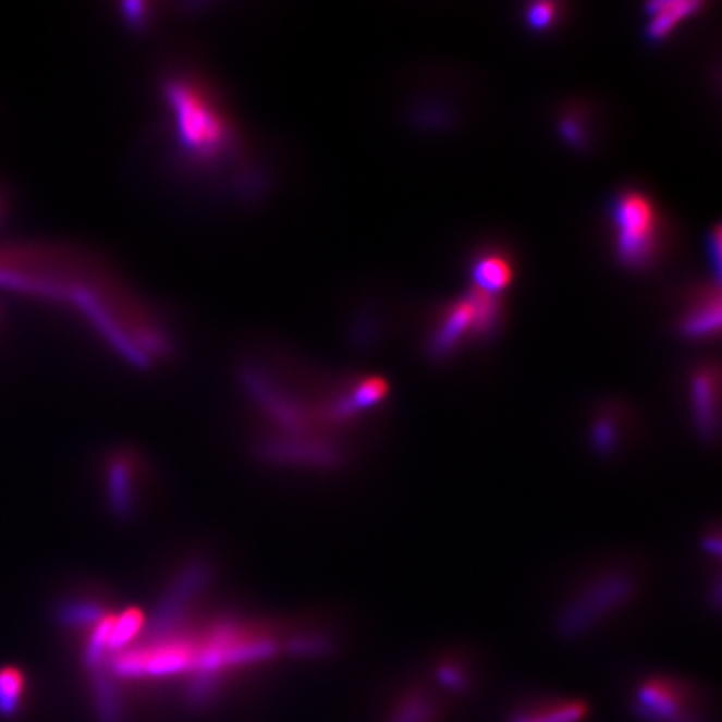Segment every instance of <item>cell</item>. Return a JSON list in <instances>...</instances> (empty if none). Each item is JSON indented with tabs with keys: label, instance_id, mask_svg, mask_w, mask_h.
Returning a JSON list of instances; mask_svg holds the SVG:
<instances>
[{
	"label": "cell",
	"instance_id": "52a82bcc",
	"mask_svg": "<svg viewBox=\"0 0 722 722\" xmlns=\"http://www.w3.org/2000/svg\"><path fill=\"white\" fill-rule=\"evenodd\" d=\"M211 579V567L208 562H191L189 567L178 577L173 589L162 599L151 621L146 622V629L152 639L173 636L174 627L183 621L187 605L201 593Z\"/></svg>",
	"mask_w": 722,
	"mask_h": 722
},
{
	"label": "cell",
	"instance_id": "7402d4cb",
	"mask_svg": "<svg viewBox=\"0 0 722 722\" xmlns=\"http://www.w3.org/2000/svg\"><path fill=\"white\" fill-rule=\"evenodd\" d=\"M105 611H102L101 605L96 604L93 600H86V602H69L64 608L59 611V619H61L62 624L68 625V627H90L93 629L94 625L98 624L102 617H105Z\"/></svg>",
	"mask_w": 722,
	"mask_h": 722
},
{
	"label": "cell",
	"instance_id": "ac0fdd59",
	"mask_svg": "<svg viewBox=\"0 0 722 722\" xmlns=\"http://www.w3.org/2000/svg\"><path fill=\"white\" fill-rule=\"evenodd\" d=\"M436 677L440 686L453 694H465L470 690L472 674L468 665L456 658H445L436 669Z\"/></svg>",
	"mask_w": 722,
	"mask_h": 722
},
{
	"label": "cell",
	"instance_id": "30bf717a",
	"mask_svg": "<svg viewBox=\"0 0 722 722\" xmlns=\"http://www.w3.org/2000/svg\"><path fill=\"white\" fill-rule=\"evenodd\" d=\"M133 464L126 456H115L108 465L109 507L119 518L133 517L136 511Z\"/></svg>",
	"mask_w": 722,
	"mask_h": 722
},
{
	"label": "cell",
	"instance_id": "d6986e66",
	"mask_svg": "<svg viewBox=\"0 0 722 722\" xmlns=\"http://www.w3.org/2000/svg\"><path fill=\"white\" fill-rule=\"evenodd\" d=\"M146 617L137 609L123 612L112 622L111 636H109V651H119L127 644L133 643L134 637L146 627Z\"/></svg>",
	"mask_w": 722,
	"mask_h": 722
},
{
	"label": "cell",
	"instance_id": "3957f363",
	"mask_svg": "<svg viewBox=\"0 0 722 722\" xmlns=\"http://www.w3.org/2000/svg\"><path fill=\"white\" fill-rule=\"evenodd\" d=\"M639 592V577L627 567L604 568L575 590L559 611L555 629L564 639H579L604 624Z\"/></svg>",
	"mask_w": 722,
	"mask_h": 722
},
{
	"label": "cell",
	"instance_id": "8fae6325",
	"mask_svg": "<svg viewBox=\"0 0 722 722\" xmlns=\"http://www.w3.org/2000/svg\"><path fill=\"white\" fill-rule=\"evenodd\" d=\"M702 8V2L693 0H671V2H652L647 5L646 37L652 42H662L677 29L681 22L696 14Z\"/></svg>",
	"mask_w": 722,
	"mask_h": 722
},
{
	"label": "cell",
	"instance_id": "7c38bea8",
	"mask_svg": "<svg viewBox=\"0 0 722 722\" xmlns=\"http://www.w3.org/2000/svg\"><path fill=\"white\" fill-rule=\"evenodd\" d=\"M472 281L475 290L487 295L499 296L511 286L514 280V268L507 256L500 253H486L478 256L472 265Z\"/></svg>",
	"mask_w": 722,
	"mask_h": 722
},
{
	"label": "cell",
	"instance_id": "5b68a950",
	"mask_svg": "<svg viewBox=\"0 0 722 722\" xmlns=\"http://www.w3.org/2000/svg\"><path fill=\"white\" fill-rule=\"evenodd\" d=\"M499 296L472 290L445 308L428 340V353L436 359L449 358L467 339H487L500 323Z\"/></svg>",
	"mask_w": 722,
	"mask_h": 722
},
{
	"label": "cell",
	"instance_id": "603a6c76",
	"mask_svg": "<svg viewBox=\"0 0 722 722\" xmlns=\"http://www.w3.org/2000/svg\"><path fill=\"white\" fill-rule=\"evenodd\" d=\"M558 15V5L552 4V2H534L525 11V21H527V26L530 29L542 33V30L550 29L555 24Z\"/></svg>",
	"mask_w": 722,
	"mask_h": 722
},
{
	"label": "cell",
	"instance_id": "277c9868",
	"mask_svg": "<svg viewBox=\"0 0 722 722\" xmlns=\"http://www.w3.org/2000/svg\"><path fill=\"white\" fill-rule=\"evenodd\" d=\"M615 255L627 268H644L656 258L661 245V218L649 196L627 189L611 206Z\"/></svg>",
	"mask_w": 722,
	"mask_h": 722
},
{
	"label": "cell",
	"instance_id": "8992f818",
	"mask_svg": "<svg viewBox=\"0 0 722 722\" xmlns=\"http://www.w3.org/2000/svg\"><path fill=\"white\" fill-rule=\"evenodd\" d=\"M631 708L643 722H709L701 690L681 677H646L634 690Z\"/></svg>",
	"mask_w": 722,
	"mask_h": 722
},
{
	"label": "cell",
	"instance_id": "cb8c5ba5",
	"mask_svg": "<svg viewBox=\"0 0 722 722\" xmlns=\"http://www.w3.org/2000/svg\"><path fill=\"white\" fill-rule=\"evenodd\" d=\"M509 722H539L528 708L518 709L509 718Z\"/></svg>",
	"mask_w": 722,
	"mask_h": 722
},
{
	"label": "cell",
	"instance_id": "9c48e42d",
	"mask_svg": "<svg viewBox=\"0 0 722 722\" xmlns=\"http://www.w3.org/2000/svg\"><path fill=\"white\" fill-rule=\"evenodd\" d=\"M719 370L715 367L699 368L690 380V408L694 427L702 442H718L719 437Z\"/></svg>",
	"mask_w": 722,
	"mask_h": 722
},
{
	"label": "cell",
	"instance_id": "6da1fadb",
	"mask_svg": "<svg viewBox=\"0 0 722 722\" xmlns=\"http://www.w3.org/2000/svg\"><path fill=\"white\" fill-rule=\"evenodd\" d=\"M0 284L71 306L121 358L140 370L173 352V334L159 313L96 256L44 253L40 262L0 267Z\"/></svg>",
	"mask_w": 722,
	"mask_h": 722
},
{
	"label": "cell",
	"instance_id": "2e32d148",
	"mask_svg": "<svg viewBox=\"0 0 722 722\" xmlns=\"http://www.w3.org/2000/svg\"><path fill=\"white\" fill-rule=\"evenodd\" d=\"M539 722H584L589 715V706L580 699H550L530 706Z\"/></svg>",
	"mask_w": 722,
	"mask_h": 722
},
{
	"label": "cell",
	"instance_id": "5bb4252c",
	"mask_svg": "<svg viewBox=\"0 0 722 722\" xmlns=\"http://www.w3.org/2000/svg\"><path fill=\"white\" fill-rule=\"evenodd\" d=\"M721 330V295L715 290L690 306L681 321V333L686 339L705 340L715 336Z\"/></svg>",
	"mask_w": 722,
	"mask_h": 722
},
{
	"label": "cell",
	"instance_id": "4fadbf2b",
	"mask_svg": "<svg viewBox=\"0 0 722 722\" xmlns=\"http://www.w3.org/2000/svg\"><path fill=\"white\" fill-rule=\"evenodd\" d=\"M442 705L427 687L414 686L400 697L387 722H440Z\"/></svg>",
	"mask_w": 722,
	"mask_h": 722
},
{
	"label": "cell",
	"instance_id": "7a4b0ae2",
	"mask_svg": "<svg viewBox=\"0 0 722 722\" xmlns=\"http://www.w3.org/2000/svg\"><path fill=\"white\" fill-rule=\"evenodd\" d=\"M171 156L191 180L258 195L265 173L227 96L205 72L173 65L159 83Z\"/></svg>",
	"mask_w": 722,
	"mask_h": 722
},
{
	"label": "cell",
	"instance_id": "9a60e30c",
	"mask_svg": "<svg viewBox=\"0 0 722 722\" xmlns=\"http://www.w3.org/2000/svg\"><path fill=\"white\" fill-rule=\"evenodd\" d=\"M94 706L101 722H124L121 694L108 665L93 671Z\"/></svg>",
	"mask_w": 722,
	"mask_h": 722
},
{
	"label": "cell",
	"instance_id": "44dd1931",
	"mask_svg": "<svg viewBox=\"0 0 722 722\" xmlns=\"http://www.w3.org/2000/svg\"><path fill=\"white\" fill-rule=\"evenodd\" d=\"M24 676L15 668L0 669V714L12 715L24 694Z\"/></svg>",
	"mask_w": 722,
	"mask_h": 722
},
{
	"label": "cell",
	"instance_id": "ffe728a7",
	"mask_svg": "<svg viewBox=\"0 0 722 722\" xmlns=\"http://www.w3.org/2000/svg\"><path fill=\"white\" fill-rule=\"evenodd\" d=\"M290 654L303 658H325L333 654L334 639L325 633H306L292 637L286 646Z\"/></svg>",
	"mask_w": 722,
	"mask_h": 722
},
{
	"label": "cell",
	"instance_id": "e0dca14e",
	"mask_svg": "<svg viewBox=\"0 0 722 722\" xmlns=\"http://www.w3.org/2000/svg\"><path fill=\"white\" fill-rule=\"evenodd\" d=\"M622 420L614 411H605L593 420L590 440L600 455L612 456L619 452L622 443Z\"/></svg>",
	"mask_w": 722,
	"mask_h": 722
},
{
	"label": "cell",
	"instance_id": "ba28073f",
	"mask_svg": "<svg viewBox=\"0 0 722 722\" xmlns=\"http://www.w3.org/2000/svg\"><path fill=\"white\" fill-rule=\"evenodd\" d=\"M259 456L277 464L308 465V467H339L345 458V452L336 443L328 440L278 439L262 442Z\"/></svg>",
	"mask_w": 722,
	"mask_h": 722
}]
</instances>
